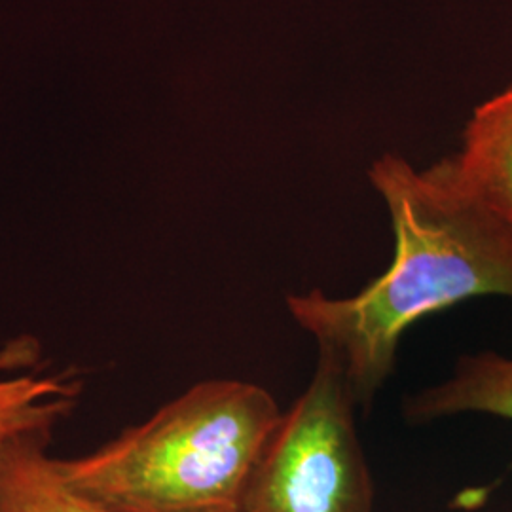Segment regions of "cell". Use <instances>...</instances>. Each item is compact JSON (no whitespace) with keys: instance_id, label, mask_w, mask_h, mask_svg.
<instances>
[{"instance_id":"cell-7","label":"cell","mask_w":512,"mask_h":512,"mask_svg":"<svg viewBox=\"0 0 512 512\" xmlns=\"http://www.w3.org/2000/svg\"><path fill=\"white\" fill-rule=\"evenodd\" d=\"M82 382L74 370L0 378V456L10 442L52 431L78 406Z\"/></svg>"},{"instance_id":"cell-5","label":"cell","mask_w":512,"mask_h":512,"mask_svg":"<svg viewBox=\"0 0 512 512\" xmlns=\"http://www.w3.org/2000/svg\"><path fill=\"white\" fill-rule=\"evenodd\" d=\"M52 431L10 442L0 456V512H116L97 505L63 482L50 456Z\"/></svg>"},{"instance_id":"cell-4","label":"cell","mask_w":512,"mask_h":512,"mask_svg":"<svg viewBox=\"0 0 512 512\" xmlns=\"http://www.w3.org/2000/svg\"><path fill=\"white\" fill-rule=\"evenodd\" d=\"M440 173L512 247V86L475 110Z\"/></svg>"},{"instance_id":"cell-2","label":"cell","mask_w":512,"mask_h":512,"mask_svg":"<svg viewBox=\"0 0 512 512\" xmlns=\"http://www.w3.org/2000/svg\"><path fill=\"white\" fill-rule=\"evenodd\" d=\"M281 414L260 385L207 380L57 469L74 494L110 511L245 512Z\"/></svg>"},{"instance_id":"cell-3","label":"cell","mask_w":512,"mask_h":512,"mask_svg":"<svg viewBox=\"0 0 512 512\" xmlns=\"http://www.w3.org/2000/svg\"><path fill=\"white\" fill-rule=\"evenodd\" d=\"M357 408L340 366L319 355L310 384L266 444L245 512H372Z\"/></svg>"},{"instance_id":"cell-6","label":"cell","mask_w":512,"mask_h":512,"mask_svg":"<svg viewBox=\"0 0 512 512\" xmlns=\"http://www.w3.org/2000/svg\"><path fill=\"white\" fill-rule=\"evenodd\" d=\"M404 412L414 423L465 412L512 421V359L495 353L463 357L446 382L414 395Z\"/></svg>"},{"instance_id":"cell-1","label":"cell","mask_w":512,"mask_h":512,"mask_svg":"<svg viewBox=\"0 0 512 512\" xmlns=\"http://www.w3.org/2000/svg\"><path fill=\"white\" fill-rule=\"evenodd\" d=\"M368 175L391 215L393 262L355 296L287 298L294 321L340 366L359 406L385 384L404 332L418 321L476 296L512 298L511 245L437 165L418 171L385 154Z\"/></svg>"}]
</instances>
